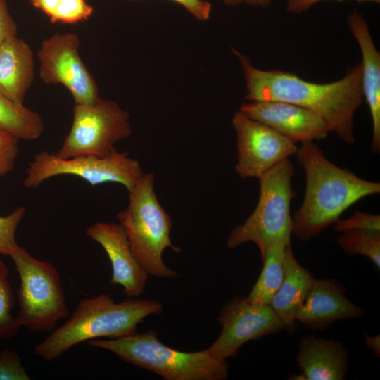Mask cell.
<instances>
[{
  "mask_svg": "<svg viewBox=\"0 0 380 380\" xmlns=\"http://www.w3.org/2000/svg\"><path fill=\"white\" fill-rule=\"evenodd\" d=\"M244 74L249 101H280L293 103L317 114L331 132L343 142L355 141V114L363 100L361 62L348 68L340 80L315 83L277 69L263 70L232 49Z\"/></svg>",
  "mask_w": 380,
  "mask_h": 380,
  "instance_id": "cell-1",
  "label": "cell"
},
{
  "mask_svg": "<svg viewBox=\"0 0 380 380\" xmlns=\"http://www.w3.org/2000/svg\"><path fill=\"white\" fill-rule=\"evenodd\" d=\"M300 144L296 154L305 171V190L300 207L291 215L292 234L306 242L359 200L379 194L380 184L336 165L312 141Z\"/></svg>",
  "mask_w": 380,
  "mask_h": 380,
  "instance_id": "cell-2",
  "label": "cell"
},
{
  "mask_svg": "<svg viewBox=\"0 0 380 380\" xmlns=\"http://www.w3.org/2000/svg\"><path fill=\"white\" fill-rule=\"evenodd\" d=\"M162 311V304L156 300L130 298L115 303L106 294L86 298L63 325L35 346L34 352L45 361H52L84 341L136 331L146 317Z\"/></svg>",
  "mask_w": 380,
  "mask_h": 380,
  "instance_id": "cell-3",
  "label": "cell"
},
{
  "mask_svg": "<svg viewBox=\"0 0 380 380\" xmlns=\"http://www.w3.org/2000/svg\"><path fill=\"white\" fill-rule=\"evenodd\" d=\"M88 343L166 380H223L228 376L226 360L212 357L205 350L189 353L172 348L161 343L152 329L115 338L94 339Z\"/></svg>",
  "mask_w": 380,
  "mask_h": 380,
  "instance_id": "cell-4",
  "label": "cell"
},
{
  "mask_svg": "<svg viewBox=\"0 0 380 380\" xmlns=\"http://www.w3.org/2000/svg\"><path fill=\"white\" fill-rule=\"evenodd\" d=\"M153 180V173L142 175L129 191L128 206L118 213L117 218L136 259L148 275L172 278L177 274L165 264L163 253L167 248L176 252L179 248L172 243L171 218L157 198Z\"/></svg>",
  "mask_w": 380,
  "mask_h": 380,
  "instance_id": "cell-5",
  "label": "cell"
},
{
  "mask_svg": "<svg viewBox=\"0 0 380 380\" xmlns=\"http://www.w3.org/2000/svg\"><path fill=\"white\" fill-rule=\"evenodd\" d=\"M294 167L285 158L258 178L257 205L245 222L230 232L227 245L234 249L248 242L258 248L262 259L273 245L290 243L292 234L291 202L295 196L291 179Z\"/></svg>",
  "mask_w": 380,
  "mask_h": 380,
  "instance_id": "cell-6",
  "label": "cell"
},
{
  "mask_svg": "<svg viewBox=\"0 0 380 380\" xmlns=\"http://www.w3.org/2000/svg\"><path fill=\"white\" fill-rule=\"evenodd\" d=\"M20 278L19 327L34 332L53 331L69 314L60 274L55 266L19 246L10 255Z\"/></svg>",
  "mask_w": 380,
  "mask_h": 380,
  "instance_id": "cell-7",
  "label": "cell"
},
{
  "mask_svg": "<svg viewBox=\"0 0 380 380\" xmlns=\"http://www.w3.org/2000/svg\"><path fill=\"white\" fill-rule=\"evenodd\" d=\"M143 174L137 160L115 148L103 156L83 155L69 158L44 151L37 154L29 164L24 185L36 188L52 177L69 175L77 176L93 186L106 182L120 183L129 191Z\"/></svg>",
  "mask_w": 380,
  "mask_h": 380,
  "instance_id": "cell-8",
  "label": "cell"
},
{
  "mask_svg": "<svg viewBox=\"0 0 380 380\" xmlns=\"http://www.w3.org/2000/svg\"><path fill=\"white\" fill-rule=\"evenodd\" d=\"M130 134L129 114L116 103L99 97L91 103H75L70 130L54 153L62 158L103 156Z\"/></svg>",
  "mask_w": 380,
  "mask_h": 380,
  "instance_id": "cell-9",
  "label": "cell"
},
{
  "mask_svg": "<svg viewBox=\"0 0 380 380\" xmlns=\"http://www.w3.org/2000/svg\"><path fill=\"white\" fill-rule=\"evenodd\" d=\"M80 39L72 32L56 33L44 39L38 51L39 76L46 84H61L75 103H91L98 98L95 80L79 55Z\"/></svg>",
  "mask_w": 380,
  "mask_h": 380,
  "instance_id": "cell-10",
  "label": "cell"
},
{
  "mask_svg": "<svg viewBox=\"0 0 380 380\" xmlns=\"http://www.w3.org/2000/svg\"><path fill=\"white\" fill-rule=\"evenodd\" d=\"M222 331L206 352L217 360L236 355L239 348L249 341L274 334L283 325L269 305H255L246 297L235 296L226 303L217 319Z\"/></svg>",
  "mask_w": 380,
  "mask_h": 380,
  "instance_id": "cell-11",
  "label": "cell"
},
{
  "mask_svg": "<svg viewBox=\"0 0 380 380\" xmlns=\"http://www.w3.org/2000/svg\"><path fill=\"white\" fill-rule=\"evenodd\" d=\"M232 125L236 135L235 170L241 179H258L298 151L296 143L240 110L234 115Z\"/></svg>",
  "mask_w": 380,
  "mask_h": 380,
  "instance_id": "cell-12",
  "label": "cell"
},
{
  "mask_svg": "<svg viewBox=\"0 0 380 380\" xmlns=\"http://www.w3.org/2000/svg\"><path fill=\"white\" fill-rule=\"evenodd\" d=\"M240 111L262 122L294 143L325 139L331 132L317 114L304 107L280 101H251Z\"/></svg>",
  "mask_w": 380,
  "mask_h": 380,
  "instance_id": "cell-13",
  "label": "cell"
},
{
  "mask_svg": "<svg viewBox=\"0 0 380 380\" xmlns=\"http://www.w3.org/2000/svg\"><path fill=\"white\" fill-rule=\"evenodd\" d=\"M86 234L102 246L109 258L113 270L110 283L121 285L129 298L140 296L148 275L136 259L122 226L99 222L89 227Z\"/></svg>",
  "mask_w": 380,
  "mask_h": 380,
  "instance_id": "cell-14",
  "label": "cell"
},
{
  "mask_svg": "<svg viewBox=\"0 0 380 380\" xmlns=\"http://www.w3.org/2000/svg\"><path fill=\"white\" fill-rule=\"evenodd\" d=\"M346 291L336 279H315L295 320L308 328L324 330L335 322L362 317L364 309L350 301Z\"/></svg>",
  "mask_w": 380,
  "mask_h": 380,
  "instance_id": "cell-15",
  "label": "cell"
},
{
  "mask_svg": "<svg viewBox=\"0 0 380 380\" xmlns=\"http://www.w3.org/2000/svg\"><path fill=\"white\" fill-rule=\"evenodd\" d=\"M348 27L355 39L362 55V89L368 105L372 122L371 150L380 152V53L377 51L367 23L354 11L347 18Z\"/></svg>",
  "mask_w": 380,
  "mask_h": 380,
  "instance_id": "cell-16",
  "label": "cell"
},
{
  "mask_svg": "<svg viewBox=\"0 0 380 380\" xmlns=\"http://www.w3.org/2000/svg\"><path fill=\"white\" fill-rule=\"evenodd\" d=\"M296 362L305 380H342L349 369L348 350L342 342L314 335L299 343Z\"/></svg>",
  "mask_w": 380,
  "mask_h": 380,
  "instance_id": "cell-17",
  "label": "cell"
},
{
  "mask_svg": "<svg viewBox=\"0 0 380 380\" xmlns=\"http://www.w3.org/2000/svg\"><path fill=\"white\" fill-rule=\"evenodd\" d=\"M34 75L31 48L16 35L8 37L0 45V94L23 103Z\"/></svg>",
  "mask_w": 380,
  "mask_h": 380,
  "instance_id": "cell-18",
  "label": "cell"
},
{
  "mask_svg": "<svg viewBox=\"0 0 380 380\" xmlns=\"http://www.w3.org/2000/svg\"><path fill=\"white\" fill-rule=\"evenodd\" d=\"M315 280L310 271L297 261L291 244L288 245L285 251L284 278L269 303L281 322L283 329L293 331L296 328L295 315Z\"/></svg>",
  "mask_w": 380,
  "mask_h": 380,
  "instance_id": "cell-19",
  "label": "cell"
},
{
  "mask_svg": "<svg viewBox=\"0 0 380 380\" xmlns=\"http://www.w3.org/2000/svg\"><path fill=\"white\" fill-rule=\"evenodd\" d=\"M290 243H277L271 246L262 259V272L246 297L255 305H269L281 284L285 274V251Z\"/></svg>",
  "mask_w": 380,
  "mask_h": 380,
  "instance_id": "cell-20",
  "label": "cell"
},
{
  "mask_svg": "<svg viewBox=\"0 0 380 380\" xmlns=\"http://www.w3.org/2000/svg\"><path fill=\"white\" fill-rule=\"evenodd\" d=\"M0 128L18 139L34 140L42 136L44 125L37 112L0 94Z\"/></svg>",
  "mask_w": 380,
  "mask_h": 380,
  "instance_id": "cell-21",
  "label": "cell"
},
{
  "mask_svg": "<svg viewBox=\"0 0 380 380\" xmlns=\"http://www.w3.org/2000/svg\"><path fill=\"white\" fill-rule=\"evenodd\" d=\"M52 23L74 24L88 20L94 12L87 0H30Z\"/></svg>",
  "mask_w": 380,
  "mask_h": 380,
  "instance_id": "cell-22",
  "label": "cell"
},
{
  "mask_svg": "<svg viewBox=\"0 0 380 380\" xmlns=\"http://www.w3.org/2000/svg\"><path fill=\"white\" fill-rule=\"evenodd\" d=\"M336 243L348 255H362L380 269V232L351 229L341 232Z\"/></svg>",
  "mask_w": 380,
  "mask_h": 380,
  "instance_id": "cell-23",
  "label": "cell"
},
{
  "mask_svg": "<svg viewBox=\"0 0 380 380\" xmlns=\"http://www.w3.org/2000/svg\"><path fill=\"white\" fill-rule=\"evenodd\" d=\"M8 275L9 270L0 260V338L5 340L13 338L20 329L11 314L15 300Z\"/></svg>",
  "mask_w": 380,
  "mask_h": 380,
  "instance_id": "cell-24",
  "label": "cell"
},
{
  "mask_svg": "<svg viewBox=\"0 0 380 380\" xmlns=\"http://www.w3.org/2000/svg\"><path fill=\"white\" fill-rule=\"evenodd\" d=\"M25 214L24 207H18L6 216H0V254L10 256L18 247L17 228Z\"/></svg>",
  "mask_w": 380,
  "mask_h": 380,
  "instance_id": "cell-25",
  "label": "cell"
},
{
  "mask_svg": "<svg viewBox=\"0 0 380 380\" xmlns=\"http://www.w3.org/2000/svg\"><path fill=\"white\" fill-rule=\"evenodd\" d=\"M351 229H362L380 232V216L355 210L346 219H338L334 226V230L343 232Z\"/></svg>",
  "mask_w": 380,
  "mask_h": 380,
  "instance_id": "cell-26",
  "label": "cell"
},
{
  "mask_svg": "<svg viewBox=\"0 0 380 380\" xmlns=\"http://www.w3.org/2000/svg\"><path fill=\"white\" fill-rule=\"evenodd\" d=\"M19 355L10 349L0 350V380H30Z\"/></svg>",
  "mask_w": 380,
  "mask_h": 380,
  "instance_id": "cell-27",
  "label": "cell"
},
{
  "mask_svg": "<svg viewBox=\"0 0 380 380\" xmlns=\"http://www.w3.org/2000/svg\"><path fill=\"white\" fill-rule=\"evenodd\" d=\"M18 141L15 137L0 128V177L15 166L19 153Z\"/></svg>",
  "mask_w": 380,
  "mask_h": 380,
  "instance_id": "cell-28",
  "label": "cell"
},
{
  "mask_svg": "<svg viewBox=\"0 0 380 380\" xmlns=\"http://www.w3.org/2000/svg\"><path fill=\"white\" fill-rule=\"evenodd\" d=\"M17 25L8 9L5 0H0V45L9 37L16 35Z\"/></svg>",
  "mask_w": 380,
  "mask_h": 380,
  "instance_id": "cell-29",
  "label": "cell"
},
{
  "mask_svg": "<svg viewBox=\"0 0 380 380\" xmlns=\"http://www.w3.org/2000/svg\"><path fill=\"white\" fill-rule=\"evenodd\" d=\"M186 8L195 18L200 20L208 19L211 6L205 0H173Z\"/></svg>",
  "mask_w": 380,
  "mask_h": 380,
  "instance_id": "cell-30",
  "label": "cell"
},
{
  "mask_svg": "<svg viewBox=\"0 0 380 380\" xmlns=\"http://www.w3.org/2000/svg\"><path fill=\"white\" fill-rule=\"evenodd\" d=\"M328 0H287L286 11L292 13H301L308 11L315 4ZM343 1V0H336ZM359 2L380 3V0H356Z\"/></svg>",
  "mask_w": 380,
  "mask_h": 380,
  "instance_id": "cell-31",
  "label": "cell"
},
{
  "mask_svg": "<svg viewBox=\"0 0 380 380\" xmlns=\"http://www.w3.org/2000/svg\"><path fill=\"white\" fill-rule=\"evenodd\" d=\"M222 1L225 4L229 6H236L245 4L262 8L268 7L272 3V0H222Z\"/></svg>",
  "mask_w": 380,
  "mask_h": 380,
  "instance_id": "cell-32",
  "label": "cell"
},
{
  "mask_svg": "<svg viewBox=\"0 0 380 380\" xmlns=\"http://www.w3.org/2000/svg\"><path fill=\"white\" fill-rule=\"evenodd\" d=\"M365 346L370 349L376 356H380V336L379 334L371 336L369 334H364Z\"/></svg>",
  "mask_w": 380,
  "mask_h": 380,
  "instance_id": "cell-33",
  "label": "cell"
}]
</instances>
